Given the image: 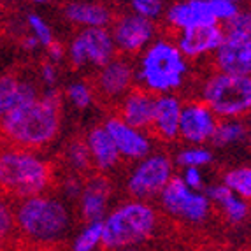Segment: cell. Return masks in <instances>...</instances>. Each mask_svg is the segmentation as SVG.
Segmentation results:
<instances>
[{"label": "cell", "mask_w": 251, "mask_h": 251, "mask_svg": "<svg viewBox=\"0 0 251 251\" xmlns=\"http://www.w3.org/2000/svg\"><path fill=\"white\" fill-rule=\"evenodd\" d=\"M62 128V95L46 88L37 99L23 102L0 120V134L14 148L39 150L51 144Z\"/></svg>", "instance_id": "cell-1"}, {"label": "cell", "mask_w": 251, "mask_h": 251, "mask_svg": "<svg viewBox=\"0 0 251 251\" xmlns=\"http://www.w3.org/2000/svg\"><path fill=\"white\" fill-rule=\"evenodd\" d=\"M188 60L169 39H155L135 65V81L151 95H167L179 90L188 74Z\"/></svg>", "instance_id": "cell-2"}, {"label": "cell", "mask_w": 251, "mask_h": 251, "mask_svg": "<svg viewBox=\"0 0 251 251\" xmlns=\"http://www.w3.org/2000/svg\"><path fill=\"white\" fill-rule=\"evenodd\" d=\"M51 165L32 150L9 148L0 151V188L18 199L41 195L50 186Z\"/></svg>", "instance_id": "cell-3"}, {"label": "cell", "mask_w": 251, "mask_h": 251, "mask_svg": "<svg viewBox=\"0 0 251 251\" xmlns=\"http://www.w3.org/2000/svg\"><path fill=\"white\" fill-rule=\"evenodd\" d=\"M156 225V213L144 201H130L118 205L102 220L100 243L107 250H125L143 243Z\"/></svg>", "instance_id": "cell-4"}, {"label": "cell", "mask_w": 251, "mask_h": 251, "mask_svg": "<svg viewBox=\"0 0 251 251\" xmlns=\"http://www.w3.org/2000/svg\"><path fill=\"white\" fill-rule=\"evenodd\" d=\"M14 220L28 237L35 241H54L67 230L69 211L58 199L35 195L23 199Z\"/></svg>", "instance_id": "cell-5"}, {"label": "cell", "mask_w": 251, "mask_h": 251, "mask_svg": "<svg viewBox=\"0 0 251 251\" xmlns=\"http://www.w3.org/2000/svg\"><path fill=\"white\" fill-rule=\"evenodd\" d=\"M201 99L218 120L244 116L251 107L250 75H232L223 72L211 74L202 84Z\"/></svg>", "instance_id": "cell-6"}, {"label": "cell", "mask_w": 251, "mask_h": 251, "mask_svg": "<svg viewBox=\"0 0 251 251\" xmlns=\"http://www.w3.org/2000/svg\"><path fill=\"white\" fill-rule=\"evenodd\" d=\"M72 67H104L116 54L109 28H81L65 48Z\"/></svg>", "instance_id": "cell-7"}, {"label": "cell", "mask_w": 251, "mask_h": 251, "mask_svg": "<svg viewBox=\"0 0 251 251\" xmlns=\"http://www.w3.org/2000/svg\"><path fill=\"white\" fill-rule=\"evenodd\" d=\"M172 177V160L165 153H150L137 160L126 179V190L135 201L160 195Z\"/></svg>", "instance_id": "cell-8"}, {"label": "cell", "mask_w": 251, "mask_h": 251, "mask_svg": "<svg viewBox=\"0 0 251 251\" xmlns=\"http://www.w3.org/2000/svg\"><path fill=\"white\" fill-rule=\"evenodd\" d=\"M160 202L167 213L195 223L204 222L211 209V201L205 193L190 190L183 179L176 176H172L160 192Z\"/></svg>", "instance_id": "cell-9"}, {"label": "cell", "mask_w": 251, "mask_h": 251, "mask_svg": "<svg viewBox=\"0 0 251 251\" xmlns=\"http://www.w3.org/2000/svg\"><path fill=\"white\" fill-rule=\"evenodd\" d=\"M111 37L116 50L126 54L143 53L151 42L155 41L156 26L155 21H150L146 18H141L134 13L123 14L118 20H114Z\"/></svg>", "instance_id": "cell-10"}, {"label": "cell", "mask_w": 251, "mask_h": 251, "mask_svg": "<svg viewBox=\"0 0 251 251\" xmlns=\"http://www.w3.org/2000/svg\"><path fill=\"white\" fill-rule=\"evenodd\" d=\"M216 125L218 118L204 102H186L181 107L177 137L193 146H205L211 143Z\"/></svg>", "instance_id": "cell-11"}, {"label": "cell", "mask_w": 251, "mask_h": 251, "mask_svg": "<svg viewBox=\"0 0 251 251\" xmlns=\"http://www.w3.org/2000/svg\"><path fill=\"white\" fill-rule=\"evenodd\" d=\"M104 128L113 139L120 158L123 160H141L153 151V141L146 130L130 126L122 118L111 116L104 122Z\"/></svg>", "instance_id": "cell-12"}, {"label": "cell", "mask_w": 251, "mask_h": 251, "mask_svg": "<svg viewBox=\"0 0 251 251\" xmlns=\"http://www.w3.org/2000/svg\"><path fill=\"white\" fill-rule=\"evenodd\" d=\"M135 84V65L126 58L114 56L104 67L99 69L95 86L99 93L113 100H122L123 97L134 88Z\"/></svg>", "instance_id": "cell-13"}, {"label": "cell", "mask_w": 251, "mask_h": 251, "mask_svg": "<svg viewBox=\"0 0 251 251\" xmlns=\"http://www.w3.org/2000/svg\"><path fill=\"white\" fill-rule=\"evenodd\" d=\"M218 72L232 75H250L251 72V37H235L223 34L222 44L214 51Z\"/></svg>", "instance_id": "cell-14"}, {"label": "cell", "mask_w": 251, "mask_h": 251, "mask_svg": "<svg viewBox=\"0 0 251 251\" xmlns=\"http://www.w3.org/2000/svg\"><path fill=\"white\" fill-rule=\"evenodd\" d=\"M223 41L222 25H205L177 32L176 48L186 60H197L216 51Z\"/></svg>", "instance_id": "cell-15"}, {"label": "cell", "mask_w": 251, "mask_h": 251, "mask_svg": "<svg viewBox=\"0 0 251 251\" xmlns=\"http://www.w3.org/2000/svg\"><path fill=\"white\" fill-rule=\"evenodd\" d=\"M165 20L174 30L195 28V26L218 25L211 0H179L165 11Z\"/></svg>", "instance_id": "cell-16"}, {"label": "cell", "mask_w": 251, "mask_h": 251, "mask_svg": "<svg viewBox=\"0 0 251 251\" xmlns=\"http://www.w3.org/2000/svg\"><path fill=\"white\" fill-rule=\"evenodd\" d=\"M155 97L143 88H132L120 102V116L123 122L139 130H150L155 111Z\"/></svg>", "instance_id": "cell-17"}, {"label": "cell", "mask_w": 251, "mask_h": 251, "mask_svg": "<svg viewBox=\"0 0 251 251\" xmlns=\"http://www.w3.org/2000/svg\"><path fill=\"white\" fill-rule=\"evenodd\" d=\"M81 214L84 222H102L107 213L111 199V183L104 176H93L83 184L81 190Z\"/></svg>", "instance_id": "cell-18"}, {"label": "cell", "mask_w": 251, "mask_h": 251, "mask_svg": "<svg viewBox=\"0 0 251 251\" xmlns=\"http://www.w3.org/2000/svg\"><path fill=\"white\" fill-rule=\"evenodd\" d=\"M181 107H183V102L174 93L155 97V111H153L151 130L156 137H160L162 141L177 139Z\"/></svg>", "instance_id": "cell-19"}, {"label": "cell", "mask_w": 251, "mask_h": 251, "mask_svg": "<svg viewBox=\"0 0 251 251\" xmlns=\"http://www.w3.org/2000/svg\"><path fill=\"white\" fill-rule=\"evenodd\" d=\"M86 150H88L92 165L99 172H109L113 171L120 163V155H118L116 146H114L113 139L109 137L105 132L104 125H97L90 130L84 139Z\"/></svg>", "instance_id": "cell-20"}, {"label": "cell", "mask_w": 251, "mask_h": 251, "mask_svg": "<svg viewBox=\"0 0 251 251\" xmlns=\"http://www.w3.org/2000/svg\"><path fill=\"white\" fill-rule=\"evenodd\" d=\"M63 14L71 23L83 28H107L113 23V13L100 2H83L74 0L63 9Z\"/></svg>", "instance_id": "cell-21"}, {"label": "cell", "mask_w": 251, "mask_h": 251, "mask_svg": "<svg viewBox=\"0 0 251 251\" xmlns=\"http://www.w3.org/2000/svg\"><path fill=\"white\" fill-rule=\"evenodd\" d=\"M39 97V90L34 83L20 79L14 74L0 75V120L23 102L34 100Z\"/></svg>", "instance_id": "cell-22"}, {"label": "cell", "mask_w": 251, "mask_h": 251, "mask_svg": "<svg viewBox=\"0 0 251 251\" xmlns=\"http://www.w3.org/2000/svg\"><path fill=\"white\" fill-rule=\"evenodd\" d=\"M205 197L209 199V201L216 202V204L222 207L225 216L228 218V222L239 223L248 216V209H250L248 201L237 197L235 193H232L230 190L226 188V186H223V184L211 186V188L207 190V193H205Z\"/></svg>", "instance_id": "cell-23"}, {"label": "cell", "mask_w": 251, "mask_h": 251, "mask_svg": "<svg viewBox=\"0 0 251 251\" xmlns=\"http://www.w3.org/2000/svg\"><path fill=\"white\" fill-rule=\"evenodd\" d=\"M248 137V125L241 118H230V120H218L211 143L218 148H230L241 144Z\"/></svg>", "instance_id": "cell-24"}, {"label": "cell", "mask_w": 251, "mask_h": 251, "mask_svg": "<svg viewBox=\"0 0 251 251\" xmlns=\"http://www.w3.org/2000/svg\"><path fill=\"white\" fill-rule=\"evenodd\" d=\"M223 186L235 193L237 197L248 199L251 197V169L250 167H235L223 174Z\"/></svg>", "instance_id": "cell-25"}, {"label": "cell", "mask_w": 251, "mask_h": 251, "mask_svg": "<svg viewBox=\"0 0 251 251\" xmlns=\"http://www.w3.org/2000/svg\"><path fill=\"white\" fill-rule=\"evenodd\" d=\"M211 162H213V151L207 146H193V144H188V146L181 148L176 155V163L181 165L183 169L186 167L202 169L205 165H209Z\"/></svg>", "instance_id": "cell-26"}, {"label": "cell", "mask_w": 251, "mask_h": 251, "mask_svg": "<svg viewBox=\"0 0 251 251\" xmlns=\"http://www.w3.org/2000/svg\"><path fill=\"white\" fill-rule=\"evenodd\" d=\"M65 162L74 172H86L92 167L88 150L84 144V139H74L65 148Z\"/></svg>", "instance_id": "cell-27"}, {"label": "cell", "mask_w": 251, "mask_h": 251, "mask_svg": "<svg viewBox=\"0 0 251 251\" xmlns=\"http://www.w3.org/2000/svg\"><path fill=\"white\" fill-rule=\"evenodd\" d=\"M65 99L74 105L75 109H88L95 100V92H93L92 84L84 83V81H74L69 83L65 88Z\"/></svg>", "instance_id": "cell-28"}, {"label": "cell", "mask_w": 251, "mask_h": 251, "mask_svg": "<svg viewBox=\"0 0 251 251\" xmlns=\"http://www.w3.org/2000/svg\"><path fill=\"white\" fill-rule=\"evenodd\" d=\"M102 239V222H93L84 226L74 243V251H93Z\"/></svg>", "instance_id": "cell-29"}, {"label": "cell", "mask_w": 251, "mask_h": 251, "mask_svg": "<svg viewBox=\"0 0 251 251\" xmlns=\"http://www.w3.org/2000/svg\"><path fill=\"white\" fill-rule=\"evenodd\" d=\"M26 25H28V28H30V35H32V37L39 42V46L44 48V50L54 41L51 26L48 25L46 20H42L39 14H34V13L28 14V16H26Z\"/></svg>", "instance_id": "cell-30"}, {"label": "cell", "mask_w": 251, "mask_h": 251, "mask_svg": "<svg viewBox=\"0 0 251 251\" xmlns=\"http://www.w3.org/2000/svg\"><path fill=\"white\" fill-rule=\"evenodd\" d=\"M132 13L141 18H146L150 21L160 20L165 13L163 0H130Z\"/></svg>", "instance_id": "cell-31"}, {"label": "cell", "mask_w": 251, "mask_h": 251, "mask_svg": "<svg viewBox=\"0 0 251 251\" xmlns=\"http://www.w3.org/2000/svg\"><path fill=\"white\" fill-rule=\"evenodd\" d=\"M223 34L235 37H251V14L248 11H239L232 20L223 23Z\"/></svg>", "instance_id": "cell-32"}, {"label": "cell", "mask_w": 251, "mask_h": 251, "mask_svg": "<svg viewBox=\"0 0 251 251\" xmlns=\"http://www.w3.org/2000/svg\"><path fill=\"white\" fill-rule=\"evenodd\" d=\"M211 5H213V13L218 21V25L226 23V21L232 20V18L241 11V9H239V4L228 2V0H211Z\"/></svg>", "instance_id": "cell-33"}, {"label": "cell", "mask_w": 251, "mask_h": 251, "mask_svg": "<svg viewBox=\"0 0 251 251\" xmlns=\"http://www.w3.org/2000/svg\"><path fill=\"white\" fill-rule=\"evenodd\" d=\"M183 183L188 186L193 192H202L204 188V176H202V171L197 167H186L183 169V176H181Z\"/></svg>", "instance_id": "cell-34"}, {"label": "cell", "mask_w": 251, "mask_h": 251, "mask_svg": "<svg viewBox=\"0 0 251 251\" xmlns=\"http://www.w3.org/2000/svg\"><path fill=\"white\" fill-rule=\"evenodd\" d=\"M39 77H41V83L46 88H56V83H58V69H56L54 63H51L48 60L39 69Z\"/></svg>", "instance_id": "cell-35"}, {"label": "cell", "mask_w": 251, "mask_h": 251, "mask_svg": "<svg viewBox=\"0 0 251 251\" xmlns=\"http://www.w3.org/2000/svg\"><path fill=\"white\" fill-rule=\"evenodd\" d=\"M13 225H14V216L11 213V207L4 201H0V239H4L11 232Z\"/></svg>", "instance_id": "cell-36"}, {"label": "cell", "mask_w": 251, "mask_h": 251, "mask_svg": "<svg viewBox=\"0 0 251 251\" xmlns=\"http://www.w3.org/2000/svg\"><path fill=\"white\" fill-rule=\"evenodd\" d=\"M46 51H48V58H50V62L54 63V65H58L62 60H65V54H67L65 46H63V44H60L58 41L51 42L50 46L46 48Z\"/></svg>", "instance_id": "cell-37"}, {"label": "cell", "mask_w": 251, "mask_h": 251, "mask_svg": "<svg viewBox=\"0 0 251 251\" xmlns=\"http://www.w3.org/2000/svg\"><path fill=\"white\" fill-rule=\"evenodd\" d=\"M81 190H83V184H81L77 176H69L67 179L63 181V193H65L67 197H71V199L79 197Z\"/></svg>", "instance_id": "cell-38"}, {"label": "cell", "mask_w": 251, "mask_h": 251, "mask_svg": "<svg viewBox=\"0 0 251 251\" xmlns=\"http://www.w3.org/2000/svg\"><path fill=\"white\" fill-rule=\"evenodd\" d=\"M23 48H25V50H28V51H34V50H37V48H41V46H39V42L35 41L32 35H26L25 41H23Z\"/></svg>", "instance_id": "cell-39"}, {"label": "cell", "mask_w": 251, "mask_h": 251, "mask_svg": "<svg viewBox=\"0 0 251 251\" xmlns=\"http://www.w3.org/2000/svg\"><path fill=\"white\" fill-rule=\"evenodd\" d=\"M32 4H46V2H50V0H30Z\"/></svg>", "instance_id": "cell-40"}, {"label": "cell", "mask_w": 251, "mask_h": 251, "mask_svg": "<svg viewBox=\"0 0 251 251\" xmlns=\"http://www.w3.org/2000/svg\"><path fill=\"white\" fill-rule=\"evenodd\" d=\"M120 251H137V250H134V248H125V250H120Z\"/></svg>", "instance_id": "cell-41"}, {"label": "cell", "mask_w": 251, "mask_h": 251, "mask_svg": "<svg viewBox=\"0 0 251 251\" xmlns=\"http://www.w3.org/2000/svg\"><path fill=\"white\" fill-rule=\"evenodd\" d=\"M228 2H234V4H239V2H241V0H228Z\"/></svg>", "instance_id": "cell-42"}]
</instances>
